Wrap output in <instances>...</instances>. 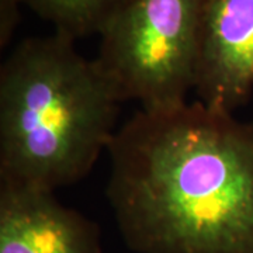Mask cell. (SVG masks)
<instances>
[{"instance_id": "obj_2", "label": "cell", "mask_w": 253, "mask_h": 253, "mask_svg": "<svg viewBox=\"0 0 253 253\" xmlns=\"http://www.w3.org/2000/svg\"><path fill=\"white\" fill-rule=\"evenodd\" d=\"M120 104L73 38L23 40L0 68V181L55 191L82 180L109 149Z\"/></svg>"}, {"instance_id": "obj_6", "label": "cell", "mask_w": 253, "mask_h": 253, "mask_svg": "<svg viewBox=\"0 0 253 253\" xmlns=\"http://www.w3.org/2000/svg\"><path fill=\"white\" fill-rule=\"evenodd\" d=\"M37 16L49 21L56 33L73 40L97 34L107 27L129 0H20Z\"/></svg>"}, {"instance_id": "obj_3", "label": "cell", "mask_w": 253, "mask_h": 253, "mask_svg": "<svg viewBox=\"0 0 253 253\" xmlns=\"http://www.w3.org/2000/svg\"><path fill=\"white\" fill-rule=\"evenodd\" d=\"M208 0H129L100 34L96 62L118 100L144 110L187 103Z\"/></svg>"}, {"instance_id": "obj_7", "label": "cell", "mask_w": 253, "mask_h": 253, "mask_svg": "<svg viewBox=\"0 0 253 253\" xmlns=\"http://www.w3.org/2000/svg\"><path fill=\"white\" fill-rule=\"evenodd\" d=\"M20 0H0V46L10 42L20 23Z\"/></svg>"}, {"instance_id": "obj_1", "label": "cell", "mask_w": 253, "mask_h": 253, "mask_svg": "<svg viewBox=\"0 0 253 253\" xmlns=\"http://www.w3.org/2000/svg\"><path fill=\"white\" fill-rule=\"evenodd\" d=\"M106 197L138 253H253V121L201 101L138 110L107 149Z\"/></svg>"}, {"instance_id": "obj_5", "label": "cell", "mask_w": 253, "mask_h": 253, "mask_svg": "<svg viewBox=\"0 0 253 253\" xmlns=\"http://www.w3.org/2000/svg\"><path fill=\"white\" fill-rule=\"evenodd\" d=\"M0 253H101L99 228L54 191L0 181Z\"/></svg>"}, {"instance_id": "obj_4", "label": "cell", "mask_w": 253, "mask_h": 253, "mask_svg": "<svg viewBox=\"0 0 253 253\" xmlns=\"http://www.w3.org/2000/svg\"><path fill=\"white\" fill-rule=\"evenodd\" d=\"M197 100L234 113L253 93V0H208L194 83Z\"/></svg>"}]
</instances>
